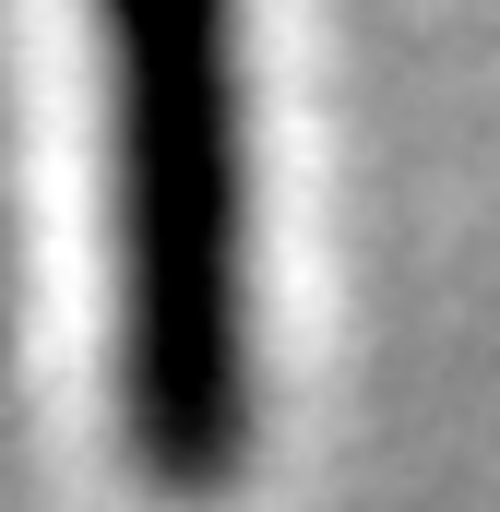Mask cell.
I'll list each match as a JSON object with an SVG mask.
<instances>
[{
    "mask_svg": "<svg viewBox=\"0 0 500 512\" xmlns=\"http://www.w3.org/2000/svg\"><path fill=\"white\" fill-rule=\"evenodd\" d=\"M108 96V393L143 489L215 501L262 441L250 0H84Z\"/></svg>",
    "mask_w": 500,
    "mask_h": 512,
    "instance_id": "obj_1",
    "label": "cell"
}]
</instances>
